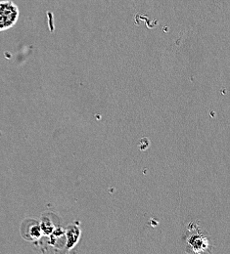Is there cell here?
<instances>
[{
	"label": "cell",
	"mask_w": 230,
	"mask_h": 254,
	"mask_svg": "<svg viewBox=\"0 0 230 254\" xmlns=\"http://www.w3.org/2000/svg\"><path fill=\"white\" fill-rule=\"evenodd\" d=\"M19 16V7L13 1H0V32L13 28L18 22Z\"/></svg>",
	"instance_id": "cell-1"
},
{
	"label": "cell",
	"mask_w": 230,
	"mask_h": 254,
	"mask_svg": "<svg viewBox=\"0 0 230 254\" xmlns=\"http://www.w3.org/2000/svg\"><path fill=\"white\" fill-rule=\"evenodd\" d=\"M67 244L66 248L68 250H72L75 248L76 244L78 242V238L80 236V230L77 226H70L66 231Z\"/></svg>",
	"instance_id": "cell-2"
}]
</instances>
